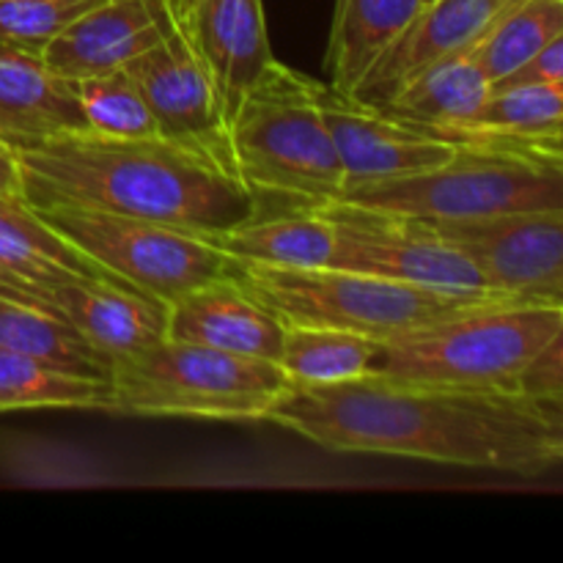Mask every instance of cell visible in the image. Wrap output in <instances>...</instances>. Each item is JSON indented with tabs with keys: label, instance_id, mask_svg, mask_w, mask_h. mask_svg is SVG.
Returning a JSON list of instances; mask_svg holds the SVG:
<instances>
[{
	"label": "cell",
	"instance_id": "1",
	"mask_svg": "<svg viewBox=\"0 0 563 563\" xmlns=\"http://www.w3.org/2000/svg\"><path fill=\"white\" fill-rule=\"evenodd\" d=\"M563 405L504 390H451L363 377L289 383L264 421L341 454H383L542 476L563 460Z\"/></svg>",
	"mask_w": 563,
	"mask_h": 563
},
{
	"label": "cell",
	"instance_id": "2",
	"mask_svg": "<svg viewBox=\"0 0 563 563\" xmlns=\"http://www.w3.org/2000/svg\"><path fill=\"white\" fill-rule=\"evenodd\" d=\"M31 207L69 203L212 236L267 212L234 170L170 137L64 132L9 146Z\"/></svg>",
	"mask_w": 563,
	"mask_h": 563
},
{
	"label": "cell",
	"instance_id": "3",
	"mask_svg": "<svg viewBox=\"0 0 563 563\" xmlns=\"http://www.w3.org/2000/svg\"><path fill=\"white\" fill-rule=\"evenodd\" d=\"M563 333V302L489 295L374 344L372 377L517 394L526 363Z\"/></svg>",
	"mask_w": 563,
	"mask_h": 563
},
{
	"label": "cell",
	"instance_id": "4",
	"mask_svg": "<svg viewBox=\"0 0 563 563\" xmlns=\"http://www.w3.org/2000/svg\"><path fill=\"white\" fill-rule=\"evenodd\" d=\"M234 170L247 190L291 209L322 207L344 192L339 152L317 102V80L273 60L229 124Z\"/></svg>",
	"mask_w": 563,
	"mask_h": 563
},
{
	"label": "cell",
	"instance_id": "5",
	"mask_svg": "<svg viewBox=\"0 0 563 563\" xmlns=\"http://www.w3.org/2000/svg\"><path fill=\"white\" fill-rule=\"evenodd\" d=\"M339 201L421 220H471L563 207V159L542 148L462 143L421 174L352 187Z\"/></svg>",
	"mask_w": 563,
	"mask_h": 563
},
{
	"label": "cell",
	"instance_id": "6",
	"mask_svg": "<svg viewBox=\"0 0 563 563\" xmlns=\"http://www.w3.org/2000/svg\"><path fill=\"white\" fill-rule=\"evenodd\" d=\"M291 379L273 361L163 339L113 363L110 412L143 418L264 421Z\"/></svg>",
	"mask_w": 563,
	"mask_h": 563
},
{
	"label": "cell",
	"instance_id": "7",
	"mask_svg": "<svg viewBox=\"0 0 563 563\" xmlns=\"http://www.w3.org/2000/svg\"><path fill=\"white\" fill-rule=\"evenodd\" d=\"M236 284L284 324L350 330L374 341L394 339L451 308L482 300L339 267L297 269L240 262Z\"/></svg>",
	"mask_w": 563,
	"mask_h": 563
},
{
	"label": "cell",
	"instance_id": "8",
	"mask_svg": "<svg viewBox=\"0 0 563 563\" xmlns=\"http://www.w3.org/2000/svg\"><path fill=\"white\" fill-rule=\"evenodd\" d=\"M33 209L49 229L102 264L110 275L163 302H174L198 286L236 278L240 273V258L229 256L196 231L69 203Z\"/></svg>",
	"mask_w": 563,
	"mask_h": 563
},
{
	"label": "cell",
	"instance_id": "9",
	"mask_svg": "<svg viewBox=\"0 0 563 563\" xmlns=\"http://www.w3.org/2000/svg\"><path fill=\"white\" fill-rule=\"evenodd\" d=\"M319 209L333 223V253L328 267L379 275L456 297L495 295L478 269L427 220L344 201L322 203Z\"/></svg>",
	"mask_w": 563,
	"mask_h": 563
},
{
	"label": "cell",
	"instance_id": "10",
	"mask_svg": "<svg viewBox=\"0 0 563 563\" xmlns=\"http://www.w3.org/2000/svg\"><path fill=\"white\" fill-rule=\"evenodd\" d=\"M427 223L478 269L495 295L563 302V207Z\"/></svg>",
	"mask_w": 563,
	"mask_h": 563
},
{
	"label": "cell",
	"instance_id": "11",
	"mask_svg": "<svg viewBox=\"0 0 563 563\" xmlns=\"http://www.w3.org/2000/svg\"><path fill=\"white\" fill-rule=\"evenodd\" d=\"M152 3L154 14H157L159 42L126 60L124 69L130 71L132 80L146 97L148 108L157 119L159 135L201 148L214 163L234 170L229 130L220 119L201 58H198L187 31L170 16L163 0H152Z\"/></svg>",
	"mask_w": 563,
	"mask_h": 563
},
{
	"label": "cell",
	"instance_id": "12",
	"mask_svg": "<svg viewBox=\"0 0 563 563\" xmlns=\"http://www.w3.org/2000/svg\"><path fill=\"white\" fill-rule=\"evenodd\" d=\"M317 102L339 152L344 192L372 181L421 174L451 159L460 148L322 82H317Z\"/></svg>",
	"mask_w": 563,
	"mask_h": 563
},
{
	"label": "cell",
	"instance_id": "13",
	"mask_svg": "<svg viewBox=\"0 0 563 563\" xmlns=\"http://www.w3.org/2000/svg\"><path fill=\"white\" fill-rule=\"evenodd\" d=\"M511 3L517 0H432L379 55L350 97L383 110L401 88L434 64L471 53Z\"/></svg>",
	"mask_w": 563,
	"mask_h": 563
},
{
	"label": "cell",
	"instance_id": "14",
	"mask_svg": "<svg viewBox=\"0 0 563 563\" xmlns=\"http://www.w3.org/2000/svg\"><path fill=\"white\" fill-rule=\"evenodd\" d=\"M201 58L220 119L229 130L236 108L273 66L262 0H196L181 25Z\"/></svg>",
	"mask_w": 563,
	"mask_h": 563
},
{
	"label": "cell",
	"instance_id": "15",
	"mask_svg": "<svg viewBox=\"0 0 563 563\" xmlns=\"http://www.w3.org/2000/svg\"><path fill=\"white\" fill-rule=\"evenodd\" d=\"M284 333L286 324L236 278L212 280L168 302V339L174 341L278 363Z\"/></svg>",
	"mask_w": 563,
	"mask_h": 563
},
{
	"label": "cell",
	"instance_id": "16",
	"mask_svg": "<svg viewBox=\"0 0 563 563\" xmlns=\"http://www.w3.org/2000/svg\"><path fill=\"white\" fill-rule=\"evenodd\" d=\"M60 313L110 363L168 339V302L119 280H80L47 289Z\"/></svg>",
	"mask_w": 563,
	"mask_h": 563
},
{
	"label": "cell",
	"instance_id": "17",
	"mask_svg": "<svg viewBox=\"0 0 563 563\" xmlns=\"http://www.w3.org/2000/svg\"><path fill=\"white\" fill-rule=\"evenodd\" d=\"M86 130L71 80L49 69L38 53L0 42V141L16 146Z\"/></svg>",
	"mask_w": 563,
	"mask_h": 563
},
{
	"label": "cell",
	"instance_id": "18",
	"mask_svg": "<svg viewBox=\"0 0 563 563\" xmlns=\"http://www.w3.org/2000/svg\"><path fill=\"white\" fill-rule=\"evenodd\" d=\"M159 42L152 0H102L42 49L44 64L66 80L124 66Z\"/></svg>",
	"mask_w": 563,
	"mask_h": 563
},
{
	"label": "cell",
	"instance_id": "19",
	"mask_svg": "<svg viewBox=\"0 0 563 563\" xmlns=\"http://www.w3.org/2000/svg\"><path fill=\"white\" fill-rule=\"evenodd\" d=\"M0 267L25 284L47 289L80 280H126L110 275L102 264L49 229L20 190L0 192ZM132 286V284H130Z\"/></svg>",
	"mask_w": 563,
	"mask_h": 563
},
{
	"label": "cell",
	"instance_id": "20",
	"mask_svg": "<svg viewBox=\"0 0 563 563\" xmlns=\"http://www.w3.org/2000/svg\"><path fill=\"white\" fill-rule=\"evenodd\" d=\"M209 240L229 256L267 267H328L333 253V223L319 207H300L284 214H256Z\"/></svg>",
	"mask_w": 563,
	"mask_h": 563
},
{
	"label": "cell",
	"instance_id": "21",
	"mask_svg": "<svg viewBox=\"0 0 563 563\" xmlns=\"http://www.w3.org/2000/svg\"><path fill=\"white\" fill-rule=\"evenodd\" d=\"M423 5L427 0H335L328 47L330 88L350 97Z\"/></svg>",
	"mask_w": 563,
	"mask_h": 563
},
{
	"label": "cell",
	"instance_id": "22",
	"mask_svg": "<svg viewBox=\"0 0 563 563\" xmlns=\"http://www.w3.org/2000/svg\"><path fill=\"white\" fill-rule=\"evenodd\" d=\"M563 82L548 86H517L489 93L476 115L460 130L445 132L456 143H506V146L542 148L561 154Z\"/></svg>",
	"mask_w": 563,
	"mask_h": 563
},
{
	"label": "cell",
	"instance_id": "23",
	"mask_svg": "<svg viewBox=\"0 0 563 563\" xmlns=\"http://www.w3.org/2000/svg\"><path fill=\"white\" fill-rule=\"evenodd\" d=\"M487 97V75L465 53L456 55V58L440 60L432 69L418 75L383 110L394 119H401L407 124L418 126V130L443 137L445 132L465 126L482 110Z\"/></svg>",
	"mask_w": 563,
	"mask_h": 563
},
{
	"label": "cell",
	"instance_id": "24",
	"mask_svg": "<svg viewBox=\"0 0 563 563\" xmlns=\"http://www.w3.org/2000/svg\"><path fill=\"white\" fill-rule=\"evenodd\" d=\"M0 350L33 357L82 377H113V363L75 324L58 313L0 297Z\"/></svg>",
	"mask_w": 563,
	"mask_h": 563
},
{
	"label": "cell",
	"instance_id": "25",
	"mask_svg": "<svg viewBox=\"0 0 563 563\" xmlns=\"http://www.w3.org/2000/svg\"><path fill=\"white\" fill-rule=\"evenodd\" d=\"M108 379L82 377L47 366L33 357L0 350V412L69 407V410H110Z\"/></svg>",
	"mask_w": 563,
	"mask_h": 563
},
{
	"label": "cell",
	"instance_id": "26",
	"mask_svg": "<svg viewBox=\"0 0 563 563\" xmlns=\"http://www.w3.org/2000/svg\"><path fill=\"white\" fill-rule=\"evenodd\" d=\"M559 36H563V0H517L467 55L495 82Z\"/></svg>",
	"mask_w": 563,
	"mask_h": 563
},
{
	"label": "cell",
	"instance_id": "27",
	"mask_svg": "<svg viewBox=\"0 0 563 563\" xmlns=\"http://www.w3.org/2000/svg\"><path fill=\"white\" fill-rule=\"evenodd\" d=\"M377 341L313 324H286L278 366L291 383H344L363 377Z\"/></svg>",
	"mask_w": 563,
	"mask_h": 563
},
{
	"label": "cell",
	"instance_id": "28",
	"mask_svg": "<svg viewBox=\"0 0 563 563\" xmlns=\"http://www.w3.org/2000/svg\"><path fill=\"white\" fill-rule=\"evenodd\" d=\"M88 130L110 137H157L159 126L146 97L124 66L71 80Z\"/></svg>",
	"mask_w": 563,
	"mask_h": 563
},
{
	"label": "cell",
	"instance_id": "29",
	"mask_svg": "<svg viewBox=\"0 0 563 563\" xmlns=\"http://www.w3.org/2000/svg\"><path fill=\"white\" fill-rule=\"evenodd\" d=\"M102 0H0V42L42 55L66 25Z\"/></svg>",
	"mask_w": 563,
	"mask_h": 563
},
{
	"label": "cell",
	"instance_id": "30",
	"mask_svg": "<svg viewBox=\"0 0 563 563\" xmlns=\"http://www.w3.org/2000/svg\"><path fill=\"white\" fill-rule=\"evenodd\" d=\"M517 394L544 405H563V333L550 339L522 368Z\"/></svg>",
	"mask_w": 563,
	"mask_h": 563
},
{
	"label": "cell",
	"instance_id": "31",
	"mask_svg": "<svg viewBox=\"0 0 563 563\" xmlns=\"http://www.w3.org/2000/svg\"><path fill=\"white\" fill-rule=\"evenodd\" d=\"M548 82H563V36L553 38L548 47H542L537 55L522 60L509 75L489 82V93L517 86H548Z\"/></svg>",
	"mask_w": 563,
	"mask_h": 563
},
{
	"label": "cell",
	"instance_id": "32",
	"mask_svg": "<svg viewBox=\"0 0 563 563\" xmlns=\"http://www.w3.org/2000/svg\"><path fill=\"white\" fill-rule=\"evenodd\" d=\"M0 297H3V300L22 302V306L42 308V311H49V313H58V317H64V313L55 308V302L49 300V297L44 295L42 289L25 284V280H20L16 275H11L9 269H3V267H0Z\"/></svg>",
	"mask_w": 563,
	"mask_h": 563
},
{
	"label": "cell",
	"instance_id": "33",
	"mask_svg": "<svg viewBox=\"0 0 563 563\" xmlns=\"http://www.w3.org/2000/svg\"><path fill=\"white\" fill-rule=\"evenodd\" d=\"M20 190V168H16L14 152L0 141V192Z\"/></svg>",
	"mask_w": 563,
	"mask_h": 563
},
{
	"label": "cell",
	"instance_id": "34",
	"mask_svg": "<svg viewBox=\"0 0 563 563\" xmlns=\"http://www.w3.org/2000/svg\"><path fill=\"white\" fill-rule=\"evenodd\" d=\"M163 5L170 11V16H174L179 25H185L187 16H190V11H192V5H196V0H163Z\"/></svg>",
	"mask_w": 563,
	"mask_h": 563
},
{
	"label": "cell",
	"instance_id": "35",
	"mask_svg": "<svg viewBox=\"0 0 563 563\" xmlns=\"http://www.w3.org/2000/svg\"><path fill=\"white\" fill-rule=\"evenodd\" d=\"M427 3H432V0H427Z\"/></svg>",
	"mask_w": 563,
	"mask_h": 563
}]
</instances>
